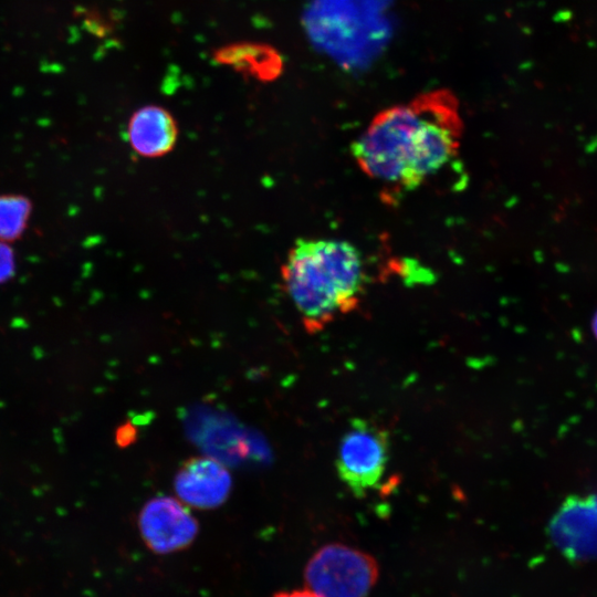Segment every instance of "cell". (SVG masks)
<instances>
[{
	"mask_svg": "<svg viewBox=\"0 0 597 597\" xmlns=\"http://www.w3.org/2000/svg\"><path fill=\"white\" fill-rule=\"evenodd\" d=\"M462 128L457 97L449 90H434L378 113L353 143L352 154L387 197H397L452 163Z\"/></svg>",
	"mask_w": 597,
	"mask_h": 597,
	"instance_id": "1",
	"label": "cell"
},
{
	"mask_svg": "<svg viewBox=\"0 0 597 597\" xmlns=\"http://www.w3.org/2000/svg\"><path fill=\"white\" fill-rule=\"evenodd\" d=\"M281 277L311 333L355 310L367 283L360 251L338 239L297 240L282 264Z\"/></svg>",
	"mask_w": 597,
	"mask_h": 597,
	"instance_id": "2",
	"label": "cell"
},
{
	"mask_svg": "<svg viewBox=\"0 0 597 597\" xmlns=\"http://www.w3.org/2000/svg\"><path fill=\"white\" fill-rule=\"evenodd\" d=\"M373 556L343 544L318 549L305 568L307 589L318 597H366L378 578Z\"/></svg>",
	"mask_w": 597,
	"mask_h": 597,
	"instance_id": "3",
	"label": "cell"
},
{
	"mask_svg": "<svg viewBox=\"0 0 597 597\" xmlns=\"http://www.w3.org/2000/svg\"><path fill=\"white\" fill-rule=\"evenodd\" d=\"M389 438L381 427L362 418L352 420L336 459L341 480L356 496L377 486L388 461Z\"/></svg>",
	"mask_w": 597,
	"mask_h": 597,
	"instance_id": "4",
	"label": "cell"
},
{
	"mask_svg": "<svg viewBox=\"0 0 597 597\" xmlns=\"http://www.w3.org/2000/svg\"><path fill=\"white\" fill-rule=\"evenodd\" d=\"M547 532L568 562H597V494L567 496L551 517Z\"/></svg>",
	"mask_w": 597,
	"mask_h": 597,
	"instance_id": "5",
	"label": "cell"
},
{
	"mask_svg": "<svg viewBox=\"0 0 597 597\" xmlns=\"http://www.w3.org/2000/svg\"><path fill=\"white\" fill-rule=\"evenodd\" d=\"M138 525L146 545L158 554L187 547L198 533V523L180 500L156 496L143 506Z\"/></svg>",
	"mask_w": 597,
	"mask_h": 597,
	"instance_id": "6",
	"label": "cell"
},
{
	"mask_svg": "<svg viewBox=\"0 0 597 597\" xmlns=\"http://www.w3.org/2000/svg\"><path fill=\"white\" fill-rule=\"evenodd\" d=\"M174 488L182 503L200 510H210L227 501L232 488V478L221 462L209 457H195L179 468Z\"/></svg>",
	"mask_w": 597,
	"mask_h": 597,
	"instance_id": "7",
	"label": "cell"
},
{
	"mask_svg": "<svg viewBox=\"0 0 597 597\" xmlns=\"http://www.w3.org/2000/svg\"><path fill=\"white\" fill-rule=\"evenodd\" d=\"M178 136L177 123L164 107L147 105L138 108L129 118L128 142L135 153L143 157H160L169 153Z\"/></svg>",
	"mask_w": 597,
	"mask_h": 597,
	"instance_id": "8",
	"label": "cell"
},
{
	"mask_svg": "<svg viewBox=\"0 0 597 597\" xmlns=\"http://www.w3.org/2000/svg\"><path fill=\"white\" fill-rule=\"evenodd\" d=\"M220 63L228 64L249 75L270 81L282 70L280 55L263 44H237L220 49L217 53Z\"/></svg>",
	"mask_w": 597,
	"mask_h": 597,
	"instance_id": "9",
	"label": "cell"
},
{
	"mask_svg": "<svg viewBox=\"0 0 597 597\" xmlns=\"http://www.w3.org/2000/svg\"><path fill=\"white\" fill-rule=\"evenodd\" d=\"M30 203L21 196H0V241L18 238L27 227Z\"/></svg>",
	"mask_w": 597,
	"mask_h": 597,
	"instance_id": "10",
	"label": "cell"
},
{
	"mask_svg": "<svg viewBox=\"0 0 597 597\" xmlns=\"http://www.w3.org/2000/svg\"><path fill=\"white\" fill-rule=\"evenodd\" d=\"M14 269L13 254L3 241H0V282L9 279Z\"/></svg>",
	"mask_w": 597,
	"mask_h": 597,
	"instance_id": "11",
	"label": "cell"
},
{
	"mask_svg": "<svg viewBox=\"0 0 597 597\" xmlns=\"http://www.w3.org/2000/svg\"><path fill=\"white\" fill-rule=\"evenodd\" d=\"M274 597H318V596H316L311 590L305 589V590H293V591L280 593L275 595Z\"/></svg>",
	"mask_w": 597,
	"mask_h": 597,
	"instance_id": "12",
	"label": "cell"
},
{
	"mask_svg": "<svg viewBox=\"0 0 597 597\" xmlns=\"http://www.w3.org/2000/svg\"><path fill=\"white\" fill-rule=\"evenodd\" d=\"M593 332L597 338V313L595 314L594 320H593Z\"/></svg>",
	"mask_w": 597,
	"mask_h": 597,
	"instance_id": "13",
	"label": "cell"
}]
</instances>
